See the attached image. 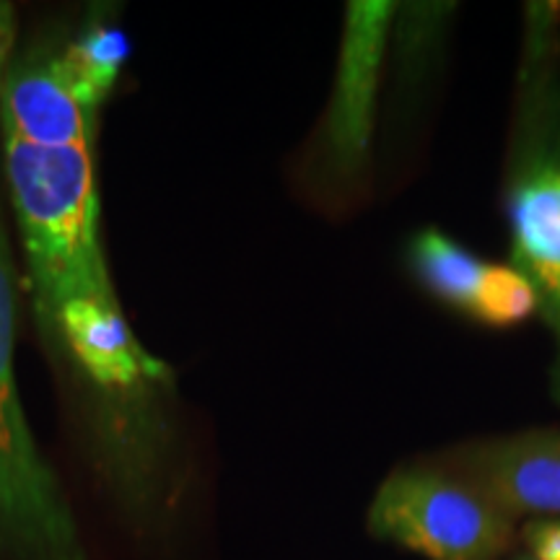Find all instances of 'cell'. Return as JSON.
Instances as JSON below:
<instances>
[{
  "mask_svg": "<svg viewBox=\"0 0 560 560\" xmlns=\"http://www.w3.org/2000/svg\"><path fill=\"white\" fill-rule=\"evenodd\" d=\"M34 322L117 556L179 560L190 537L195 465L172 369L132 335L115 291L70 299Z\"/></svg>",
  "mask_w": 560,
  "mask_h": 560,
  "instance_id": "1",
  "label": "cell"
},
{
  "mask_svg": "<svg viewBox=\"0 0 560 560\" xmlns=\"http://www.w3.org/2000/svg\"><path fill=\"white\" fill-rule=\"evenodd\" d=\"M94 153L3 136L5 185L30 270L34 317L52 314L70 299L115 291L100 234Z\"/></svg>",
  "mask_w": 560,
  "mask_h": 560,
  "instance_id": "2",
  "label": "cell"
},
{
  "mask_svg": "<svg viewBox=\"0 0 560 560\" xmlns=\"http://www.w3.org/2000/svg\"><path fill=\"white\" fill-rule=\"evenodd\" d=\"M128 58V34L104 9L75 32L37 39L0 81V130L32 145L96 151L102 107Z\"/></svg>",
  "mask_w": 560,
  "mask_h": 560,
  "instance_id": "3",
  "label": "cell"
},
{
  "mask_svg": "<svg viewBox=\"0 0 560 560\" xmlns=\"http://www.w3.org/2000/svg\"><path fill=\"white\" fill-rule=\"evenodd\" d=\"M19 310V272L0 206V560H91L68 490L21 402Z\"/></svg>",
  "mask_w": 560,
  "mask_h": 560,
  "instance_id": "4",
  "label": "cell"
},
{
  "mask_svg": "<svg viewBox=\"0 0 560 560\" xmlns=\"http://www.w3.org/2000/svg\"><path fill=\"white\" fill-rule=\"evenodd\" d=\"M371 537L425 560H501L516 520L450 467H400L371 499Z\"/></svg>",
  "mask_w": 560,
  "mask_h": 560,
  "instance_id": "5",
  "label": "cell"
},
{
  "mask_svg": "<svg viewBox=\"0 0 560 560\" xmlns=\"http://www.w3.org/2000/svg\"><path fill=\"white\" fill-rule=\"evenodd\" d=\"M511 265L540 299L542 319L560 340V140L529 145L506 190Z\"/></svg>",
  "mask_w": 560,
  "mask_h": 560,
  "instance_id": "6",
  "label": "cell"
},
{
  "mask_svg": "<svg viewBox=\"0 0 560 560\" xmlns=\"http://www.w3.org/2000/svg\"><path fill=\"white\" fill-rule=\"evenodd\" d=\"M511 520H560V431H524L478 441L450 467Z\"/></svg>",
  "mask_w": 560,
  "mask_h": 560,
  "instance_id": "7",
  "label": "cell"
},
{
  "mask_svg": "<svg viewBox=\"0 0 560 560\" xmlns=\"http://www.w3.org/2000/svg\"><path fill=\"white\" fill-rule=\"evenodd\" d=\"M389 16V3L348 5L338 79L325 120L327 156L346 174L355 172L366 161L371 109Z\"/></svg>",
  "mask_w": 560,
  "mask_h": 560,
  "instance_id": "8",
  "label": "cell"
},
{
  "mask_svg": "<svg viewBox=\"0 0 560 560\" xmlns=\"http://www.w3.org/2000/svg\"><path fill=\"white\" fill-rule=\"evenodd\" d=\"M408 262L433 299L478 325L501 327L514 310L516 270L482 260L441 229H423L412 236Z\"/></svg>",
  "mask_w": 560,
  "mask_h": 560,
  "instance_id": "9",
  "label": "cell"
},
{
  "mask_svg": "<svg viewBox=\"0 0 560 560\" xmlns=\"http://www.w3.org/2000/svg\"><path fill=\"white\" fill-rule=\"evenodd\" d=\"M522 542L535 560H560V520H529L522 527Z\"/></svg>",
  "mask_w": 560,
  "mask_h": 560,
  "instance_id": "10",
  "label": "cell"
},
{
  "mask_svg": "<svg viewBox=\"0 0 560 560\" xmlns=\"http://www.w3.org/2000/svg\"><path fill=\"white\" fill-rule=\"evenodd\" d=\"M16 11L11 3L0 0V81H3L5 70L13 60L16 50Z\"/></svg>",
  "mask_w": 560,
  "mask_h": 560,
  "instance_id": "11",
  "label": "cell"
},
{
  "mask_svg": "<svg viewBox=\"0 0 560 560\" xmlns=\"http://www.w3.org/2000/svg\"><path fill=\"white\" fill-rule=\"evenodd\" d=\"M556 395H558V400H560V361H558V376H556Z\"/></svg>",
  "mask_w": 560,
  "mask_h": 560,
  "instance_id": "12",
  "label": "cell"
},
{
  "mask_svg": "<svg viewBox=\"0 0 560 560\" xmlns=\"http://www.w3.org/2000/svg\"><path fill=\"white\" fill-rule=\"evenodd\" d=\"M511 560H535V558H532L529 552H520V556H514Z\"/></svg>",
  "mask_w": 560,
  "mask_h": 560,
  "instance_id": "13",
  "label": "cell"
}]
</instances>
